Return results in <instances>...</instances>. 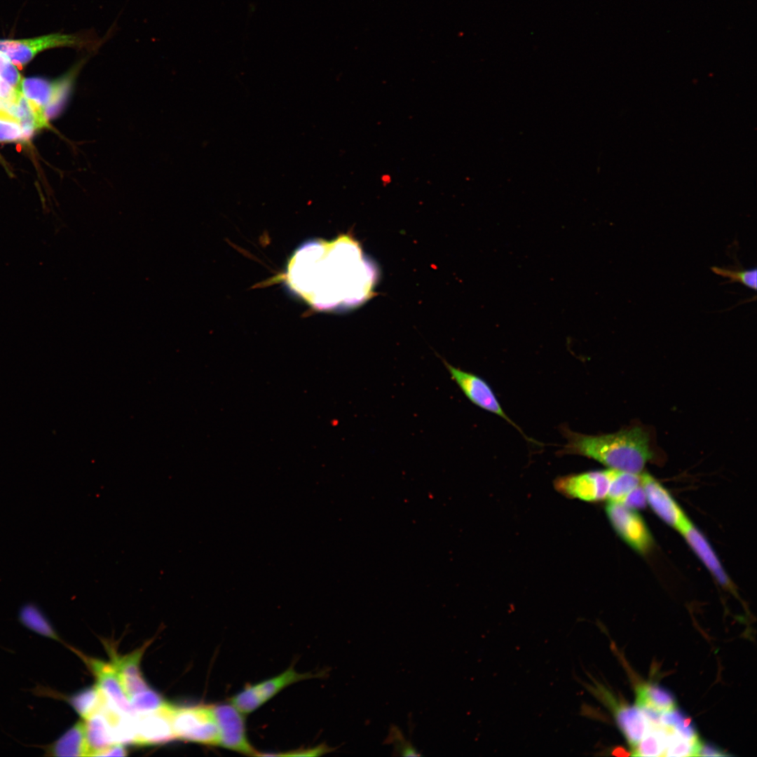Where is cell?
Returning <instances> with one entry per match:
<instances>
[{
  "instance_id": "1",
  "label": "cell",
  "mask_w": 757,
  "mask_h": 757,
  "mask_svg": "<svg viewBox=\"0 0 757 757\" xmlns=\"http://www.w3.org/2000/svg\"><path fill=\"white\" fill-rule=\"evenodd\" d=\"M288 288L313 308L336 310L365 301L376 280L374 267L348 236L304 243L285 274Z\"/></svg>"
},
{
  "instance_id": "2",
  "label": "cell",
  "mask_w": 757,
  "mask_h": 757,
  "mask_svg": "<svg viewBox=\"0 0 757 757\" xmlns=\"http://www.w3.org/2000/svg\"><path fill=\"white\" fill-rule=\"evenodd\" d=\"M567 442L561 454H577L594 459L609 469L640 474L652 458L647 433L639 427L615 433L588 435L563 429Z\"/></svg>"
},
{
  "instance_id": "3",
  "label": "cell",
  "mask_w": 757,
  "mask_h": 757,
  "mask_svg": "<svg viewBox=\"0 0 757 757\" xmlns=\"http://www.w3.org/2000/svg\"><path fill=\"white\" fill-rule=\"evenodd\" d=\"M101 45L95 37L88 34L53 33L33 38L0 39V53L15 66L22 67L39 53L60 47L90 48L94 50Z\"/></svg>"
},
{
  "instance_id": "4",
  "label": "cell",
  "mask_w": 757,
  "mask_h": 757,
  "mask_svg": "<svg viewBox=\"0 0 757 757\" xmlns=\"http://www.w3.org/2000/svg\"><path fill=\"white\" fill-rule=\"evenodd\" d=\"M171 718L175 738L219 746V731L213 705L173 706Z\"/></svg>"
},
{
  "instance_id": "5",
  "label": "cell",
  "mask_w": 757,
  "mask_h": 757,
  "mask_svg": "<svg viewBox=\"0 0 757 757\" xmlns=\"http://www.w3.org/2000/svg\"><path fill=\"white\" fill-rule=\"evenodd\" d=\"M318 674L299 673L290 667L281 674L262 681L247 685L230 699V702L243 714L254 712L289 686L314 677Z\"/></svg>"
},
{
  "instance_id": "6",
  "label": "cell",
  "mask_w": 757,
  "mask_h": 757,
  "mask_svg": "<svg viewBox=\"0 0 757 757\" xmlns=\"http://www.w3.org/2000/svg\"><path fill=\"white\" fill-rule=\"evenodd\" d=\"M585 686L613 712L616 723L630 748L636 746L650 726L641 709L638 706L619 702L608 689L592 678V683H586Z\"/></svg>"
},
{
  "instance_id": "7",
  "label": "cell",
  "mask_w": 757,
  "mask_h": 757,
  "mask_svg": "<svg viewBox=\"0 0 757 757\" xmlns=\"http://www.w3.org/2000/svg\"><path fill=\"white\" fill-rule=\"evenodd\" d=\"M442 360L451 379L472 404L503 418L521 432V429L505 413L494 392L484 379L472 372L451 365L444 359Z\"/></svg>"
},
{
  "instance_id": "8",
  "label": "cell",
  "mask_w": 757,
  "mask_h": 757,
  "mask_svg": "<svg viewBox=\"0 0 757 757\" xmlns=\"http://www.w3.org/2000/svg\"><path fill=\"white\" fill-rule=\"evenodd\" d=\"M219 731V746L245 755L261 756L250 744L243 714L231 702L213 704Z\"/></svg>"
},
{
  "instance_id": "9",
  "label": "cell",
  "mask_w": 757,
  "mask_h": 757,
  "mask_svg": "<svg viewBox=\"0 0 757 757\" xmlns=\"http://www.w3.org/2000/svg\"><path fill=\"white\" fill-rule=\"evenodd\" d=\"M606 512L616 532L630 547L639 552H645L650 548V533L636 509L609 501Z\"/></svg>"
},
{
  "instance_id": "10",
  "label": "cell",
  "mask_w": 757,
  "mask_h": 757,
  "mask_svg": "<svg viewBox=\"0 0 757 757\" xmlns=\"http://www.w3.org/2000/svg\"><path fill=\"white\" fill-rule=\"evenodd\" d=\"M612 469L591 471L560 477L555 486L561 493L587 501L607 498Z\"/></svg>"
},
{
  "instance_id": "11",
  "label": "cell",
  "mask_w": 757,
  "mask_h": 757,
  "mask_svg": "<svg viewBox=\"0 0 757 757\" xmlns=\"http://www.w3.org/2000/svg\"><path fill=\"white\" fill-rule=\"evenodd\" d=\"M172 707L165 702L154 711L136 714L134 744L140 746L156 745L175 739L171 718Z\"/></svg>"
},
{
  "instance_id": "12",
  "label": "cell",
  "mask_w": 757,
  "mask_h": 757,
  "mask_svg": "<svg viewBox=\"0 0 757 757\" xmlns=\"http://www.w3.org/2000/svg\"><path fill=\"white\" fill-rule=\"evenodd\" d=\"M646 503L665 523L678 531L689 520L669 491L650 475H641Z\"/></svg>"
},
{
  "instance_id": "13",
  "label": "cell",
  "mask_w": 757,
  "mask_h": 757,
  "mask_svg": "<svg viewBox=\"0 0 757 757\" xmlns=\"http://www.w3.org/2000/svg\"><path fill=\"white\" fill-rule=\"evenodd\" d=\"M86 662L95 674L97 686L107 701L122 713L135 716L113 664L91 658H86Z\"/></svg>"
},
{
  "instance_id": "14",
  "label": "cell",
  "mask_w": 757,
  "mask_h": 757,
  "mask_svg": "<svg viewBox=\"0 0 757 757\" xmlns=\"http://www.w3.org/2000/svg\"><path fill=\"white\" fill-rule=\"evenodd\" d=\"M678 531L716 580L723 586H728L729 578L716 554L706 538L690 520Z\"/></svg>"
},
{
  "instance_id": "15",
  "label": "cell",
  "mask_w": 757,
  "mask_h": 757,
  "mask_svg": "<svg viewBox=\"0 0 757 757\" xmlns=\"http://www.w3.org/2000/svg\"><path fill=\"white\" fill-rule=\"evenodd\" d=\"M40 747L43 749L46 756L62 757L90 756L85 724L82 721L75 723L53 742Z\"/></svg>"
},
{
  "instance_id": "16",
  "label": "cell",
  "mask_w": 757,
  "mask_h": 757,
  "mask_svg": "<svg viewBox=\"0 0 757 757\" xmlns=\"http://www.w3.org/2000/svg\"><path fill=\"white\" fill-rule=\"evenodd\" d=\"M142 652L143 650H138L124 656L112 655L111 664L129 699L149 688L140 671L139 664Z\"/></svg>"
},
{
  "instance_id": "17",
  "label": "cell",
  "mask_w": 757,
  "mask_h": 757,
  "mask_svg": "<svg viewBox=\"0 0 757 757\" xmlns=\"http://www.w3.org/2000/svg\"><path fill=\"white\" fill-rule=\"evenodd\" d=\"M636 704L639 708L652 709L661 714L676 707L673 693L655 683H644L636 688Z\"/></svg>"
},
{
  "instance_id": "18",
  "label": "cell",
  "mask_w": 757,
  "mask_h": 757,
  "mask_svg": "<svg viewBox=\"0 0 757 757\" xmlns=\"http://www.w3.org/2000/svg\"><path fill=\"white\" fill-rule=\"evenodd\" d=\"M84 724L91 756L115 744L111 725L101 711L86 719Z\"/></svg>"
},
{
  "instance_id": "19",
  "label": "cell",
  "mask_w": 757,
  "mask_h": 757,
  "mask_svg": "<svg viewBox=\"0 0 757 757\" xmlns=\"http://www.w3.org/2000/svg\"><path fill=\"white\" fill-rule=\"evenodd\" d=\"M55 86V81H50L40 77L22 79L20 90L22 95L36 109L44 113L49 103Z\"/></svg>"
},
{
  "instance_id": "20",
  "label": "cell",
  "mask_w": 757,
  "mask_h": 757,
  "mask_svg": "<svg viewBox=\"0 0 757 757\" xmlns=\"http://www.w3.org/2000/svg\"><path fill=\"white\" fill-rule=\"evenodd\" d=\"M668 728L663 725H651L636 746L631 749V755L635 756H664Z\"/></svg>"
},
{
  "instance_id": "21",
  "label": "cell",
  "mask_w": 757,
  "mask_h": 757,
  "mask_svg": "<svg viewBox=\"0 0 757 757\" xmlns=\"http://www.w3.org/2000/svg\"><path fill=\"white\" fill-rule=\"evenodd\" d=\"M67 700L84 720L98 712L106 702V697L97 686L81 690L68 697Z\"/></svg>"
},
{
  "instance_id": "22",
  "label": "cell",
  "mask_w": 757,
  "mask_h": 757,
  "mask_svg": "<svg viewBox=\"0 0 757 757\" xmlns=\"http://www.w3.org/2000/svg\"><path fill=\"white\" fill-rule=\"evenodd\" d=\"M18 619L23 626L34 633L50 639L61 641L48 618L35 604L24 605L20 610Z\"/></svg>"
},
{
  "instance_id": "23",
  "label": "cell",
  "mask_w": 757,
  "mask_h": 757,
  "mask_svg": "<svg viewBox=\"0 0 757 757\" xmlns=\"http://www.w3.org/2000/svg\"><path fill=\"white\" fill-rule=\"evenodd\" d=\"M84 62L85 60H82L69 72L55 80L53 95L44 109V114L48 121L56 117L62 111L67 102L73 81Z\"/></svg>"
},
{
  "instance_id": "24",
  "label": "cell",
  "mask_w": 757,
  "mask_h": 757,
  "mask_svg": "<svg viewBox=\"0 0 757 757\" xmlns=\"http://www.w3.org/2000/svg\"><path fill=\"white\" fill-rule=\"evenodd\" d=\"M641 473L612 470L607 498L611 502L621 503L629 493L641 485Z\"/></svg>"
},
{
  "instance_id": "25",
  "label": "cell",
  "mask_w": 757,
  "mask_h": 757,
  "mask_svg": "<svg viewBox=\"0 0 757 757\" xmlns=\"http://www.w3.org/2000/svg\"><path fill=\"white\" fill-rule=\"evenodd\" d=\"M711 271L718 275L728 278V282H739L754 291L757 287V269L756 267L743 268L742 267L725 268L713 266Z\"/></svg>"
},
{
  "instance_id": "26",
  "label": "cell",
  "mask_w": 757,
  "mask_h": 757,
  "mask_svg": "<svg viewBox=\"0 0 757 757\" xmlns=\"http://www.w3.org/2000/svg\"><path fill=\"white\" fill-rule=\"evenodd\" d=\"M129 700L135 714L154 711L165 703L156 692L149 688L132 695Z\"/></svg>"
},
{
  "instance_id": "27",
  "label": "cell",
  "mask_w": 757,
  "mask_h": 757,
  "mask_svg": "<svg viewBox=\"0 0 757 757\" xmlns=\"http://www.w3.org/2000/svg\"><path fill=\"white\" fill-rule=\"evenodd\" d=\"M26 142L18 118L0 109V142Z\"/></svg>"
},
{
  "instance_id": "28",
  "label": "cell",
  "mask_w": 757,
  "mask_h": 757,
  "mask_svg": "<svg viewBox=\"0 0 757 757\" xmlns=\"http://www.w3.org/2000/svg\"><path fill=\"white\" fill-rule=\"evenodd\" d=\"M384 743L392 744L394 746L393 755L402 756H421L417 751L409 740L404 737L402 731L395 725H391L388 736Z\"/></svg>"
},
{
  "instance_id": "29",
  "label": "cell",
  "mask_w": 757,
  "mask_h": 757,
  "mask_svg": "<svg viewBox=\"0 0 757 757\" xmlns=\"http://www.w3.org/2000/svg\"><path fill=\"white\" fill-rule=\"evenodd\" d=\"M0 78L15 90L20 91L22 76L15 66L5 55L0 53Z\"/></svg>"
},
{
  "instance_id": "30",
  "label": "cell",
  "mask_w": 757,
  "mask_h": 757,
  "mask_svg": "<svg viewBox=\"0 0 757 757\" xmlns=\"http://www.w3.org/2000/svg\"><path fill=\"white\" fill-rule=\"evenodd\" d=\"M620 503L636 510L643 507L647 503L641 484L629 493Z\"/></svg>"
},
{
  "instance_id": "31",
  "label": "cell",
  "mask_w": 757,
  "mask_h": 757,
  "mask_svg": "<svg viewBox=\"0 0 757 757\" xmlns=\"http://www.w3.org/2000/svg\"><path fill=\"white\" fill-rule=\"evenodd\" d=\"M334 749L329 747L325 744L319 745L313 749H302L299 751H293L292 752L273 754V756H321L325 753L332 752Z\"/></svg>"
},
{
  "instance_id": "32",
  "label": "cell",
  "mask_w": 757,
  "mask_h": 757,
  "mask_svg": "<svg viewBox=\"0 0 757 757\" xmlns=\"http://www.w3.org/2000/svg\"><path fill=\"white\" fill-rule=\"evenodd\" d=\"M697 756H730V753L725 752L718 746L710 742H701Z\"/></svg>"
},
{
  "instance_id": "33",
  "label": "cell",
  "mask_w": 757,
  "mask_h": 757,
  "mask_svg": "<svg viewBox=\"0 0 757 757\" xmlns=\"http://www.w3.org/2000/svg\"><path fill=\"white\" fill-rule=\"evenodd\" d=\"M19 92L20 91L15 90L0 78V102L1 105L13 102Z\"/></svg>"
},
{
  "instance_id": "34",
  "label": "cell",
  "mask_w": 757,
  "mask_h": 757,
  "mask_svg": "<svg viewBox=\"0 0 757 757\" xmlns=\"http://www.w3.org/2000/svg\"><path fill=\"white\" fill-rule=\"evenodd\" d=\"M126 750L121 744H114L97 752L95 756H124Z\"/></svg>"
},
{
  "instance_id": "35",
  "label": "cell",
  "mask_w": 757,
  "mask_h": 757,
  "mask_svg": "<svg viewBox=\"0 0 757 757\" xmlns=\"http://www.w3.org/2000/svg\"><path fill=\"white\" fill-rule=\"evenodd\" d=\"M613 754L615 756H627L629 753L623 748L618 747L613 751Z\"/></svg>"
}]
</instances>
